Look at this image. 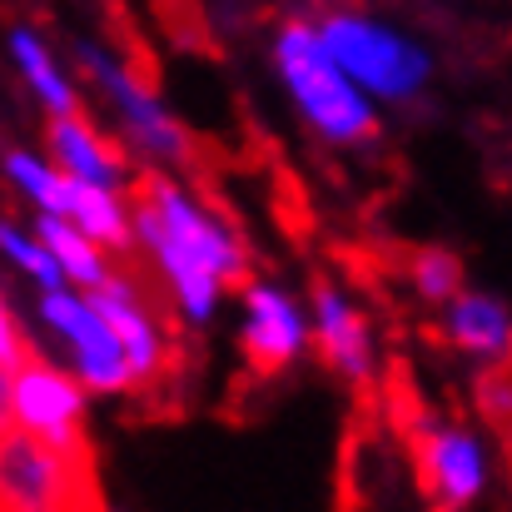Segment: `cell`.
Listing matches in <instances>:
<instances>
[{"label": "cell", "instance_id": "obj_1", "mask_svg": "<svg viewBox=\"0 0 512 512\" xmlns=\"http://www.w3.org/2000/svg\"><path fill=\"white\" fill-rule=\"evenodd\" d=\"M130 249L155 274V299L184 334L214 329L229 294L254 269L244 229L184 170H145L135 179Z\"/></svg>", "mask_w": 512, "mask_h": 512}, {"label": "cell", "instance_id": "obj_2", "mask_svg": "<svg viewBox=\"0 0 512 512\" xmlns=\"http://www.w3.org/2000/svg\"><path fill=\"white\" fill-rule=\"evenodd\" d=\"M269 65L304 135L334 155H358L383 140V110L339 70L314 30V15H284L269 35Z\"/></svg>", "mask_w": 512, "mask_h": 512}, {"label": "cell", "instance_id": "obj_3", "mask_svg": "<svg viewBox=\"0 0 512 512\" xmlns=\"http://www.w3.org/2000/svg\"><path fill=\"white\" fill-rule=\"evenodd\" d=\"M314 30L378 110H413L438 80L433 40L368 0H329L314 15Z\"/></svg>", "mask_w": 512, "mask_h": 512}, {"label": "cell", "instance_id": "obj_4", "mask_svg": "<svg viewBox=\"0 0 512 512\" xmlns=\"http://www.w3.org/2000/svg\"><path fill=\"white\" fill-rule=\"evenodd\" d=\"M75 75L100 95L120 145L130 155H140L150 170H189L194 160V140L184 130V120L170 110V100L155 90V80L125 55L115 50L110 40H95V35H80L75 50Z\"/></svg>", "mask_w": 512, "mask_h": 512}, {"label": "cell", "instance_id": "obj_5", "mask_svg": "<svg viewBox=\"0 0 512 512\" xmlns=\"http://www.w3.org/2000/svg\"><path fill=\"white\" fill-rule=\"evenodd\" d=\"M0 512H100L90 448H60L35 433H0Z\"/></svg>", "mask_w": 512, "mask_h": 512}, {"label": "cell", "instance_id": "obj_6", "mask_svg": "<svg viewBox=\"0 0 512 512\" xmlns=\"http://www.w3.org/2000/svg\"><path fill=\"white\" fill-rule=\"evenodd\" d=\"M35 324L55 343V358L80 378V388L90 398H140L125 348L115 343L110 324L100 319V309L90 304L85 289H75V284L35 289Z\"/></svg>", "mask_w": 512, "mask_h": 512}, {"label": "cell", "instance_id": "obj_7", "mask_svg": "<svg viewBox=\"0 0 512 512\" xmlns=\"http://www.w3.org/2000/svg\"><path fill=\"white\" fill-rule=\"evenodd\" d=\"M90 304L100 309V319L110 324L115 343L125 348V363L135 373V393H155L165 388L174 373V358H179V343H174V324L170 314L160 309V299L150 294V284L140 274H125V269H110L95 289H85Z\"/></svg>", "mask_w": 512, "mask_h": 512}, {"label": "cell", "instance_id": "obj_8", "mask_svg": "<svg viewBox=\"0 0 512 512\" xmlns=\"http://www.w3.org/2000/svg\"><path fill=\"white\" fill-rule=\"evenodd\" d=\"M418 443V483L433 512H473L488 503L498 463L493 438L463 418H428L413 433Z\"/></svg>", "mask_w": 512, "mask_h": 512}, {"label": "cell", "instance_id": "obj_9", "mask_svg": "<svg viewBox=\"0 0 512 512\" xmlns=\"http://www.w3.org/2000/svg\"><path fill=\"white\" fill-rule=\"evenodd\" d=\"M234 299H239L234 339L254 378H284L309 358V309L294 289L274 279H244Z\"/></svg>", "mask_w": 512, "mask_h": 512}, {"label": "cell", "instance_id": "obj_10", "mask_svg": "<svg viewBox=\"0 0 512 512\" xmlns=\"http://www.w3.org/2000/svg\"><path fill=\"white\" fill-rule=\"evenodd\" d=\"M85 418H90V393L80 388V378L55 353H40L30 343V353L10 368V428L60 448H90Z\"/></svg>", "mask_w": 512, "mask_h": 512}, {"label": "cell", "instance_id": "obj_11", "mask_svg": "<svg viewBox=\"0 0 512 512\" xmlns=\"http://www.w3.org/2000/svg\"><path fill=\"white\" fill-rule=\"evenodd\" d=\"M304 309H309V353H319V363L348 388L368 393L378 383V334L368 309L334 279H319Z\"/></svg>", "mask_w": 512, "mask_h": 512}, {"label": "cell", "instance_id": "obj_12", "mask_svg": "<svg viewBox=\"0 0 512 512\" xmlns=\"http://www.w3.org/2000/svg\"><path fill=\"white\" fill-rule=\"evenodd\" d=\"M5 60H10L15 80L25 85V95L40 105L45 120L85 110V95H80V75H75V65L50 45V35H45L40 25H30V20L5 25Z\"/></svg>", "mask_w": 512, "mask_h": 512}, {"label": "cell", "instance_id": "obj_13", "mask_svg": "<svg viewBox=\"0 0 512 512\" xmlns=\"http://www.w3.org/2000/svg\"><path fill=\"white\" fill-rule=\"evenodd\" d=\"M45 160L60 165L75 179H90V184H110V189H135L140 170L130 165V150L90 120V110H75V115H55L50 130H45Z\"/></svg>", "mask_w": 512, "mask_h": 512}, {"label": "cell", "instance_id": "obj_14", "mask_svg": "<svg viewBox=\"0 0 512 512\" xmlns=\"http://www.w3.org/2000/svg\"><path fill=\"white\" fill-rule=\"evenodd\" d=\"M438 329L443 339L453 343V353L473 358L478 368L483 363H508L512 348V314L508 299L488 294V289H458L448 304H438Z\"/></svg>", "mask_w": 512, "mask_h": 512}, {"label": "cell", "instance_id": "obj_15", "mask_svg": "<svg viewBox=\"0 0 512 512\" xmlns=\"http://www.w3.org/2000/svg\"><path fill=\"white\" fill-rule=\"evenodd\" d=\"M30 229L40 234V244H45V254H50V264H55V274H60V284L95 289V284L115 269V254L100 249L85 229H75V224L60 219V214H35Z\"/></svg>", "mask_w": 512, "mask_h": 512}, {"label": "cell", "instance_id": "obj_16", "mask_svg": "<svg viewBox=\"0 0 512 512\" xmlns=\"http://www.w3.org/2000/svg\"><path fill=\"white\" fill-rule=\"evenodd\" d=\"M0 174H5V184L20 194V204H30L35 214H65V209H70L75 174H65L60 165H50L45 150L10 145V150L0 155Z\"/></svg>", "mask_w": 512, "mask_h": 512}, {"label": "cell", "instance_id": "obj_17", "mask_svg": "<svg viewBox=\"0 0 512 512\" xmlns=\"http://www.w3.org/2000/svg\"><path fill=\"white\" fill-rule=\"evenodd\" d=\"M408 284H413V294L423 299V304H448L463 284H468V274H463V259L453 254V249H438V244H423V249H413V259H408Z\"/></svg>", "mask_w": 512, "mask_h": 512}, {"label": "cell", "instance_id": "obj_18", "mask_svg": "<svg viewBox=\"0 0 512 512\" xmlns=\"http://www.w3.org/2000/svg\"><path fill=\"white\" fill-rule=\"evenodd\" d=\"M0 259H5L30 289H55V284H60V274H55L45 244H40V234H35L30 224L10 219V214H0Z\"/></svg>", "mask_w": 512, "mask_h": 512}, {"label": "cell", "instance_id": "obj_19", "mask_svg": "<svg viewBox=\"0 0 512 512\" xmlns=\"http://www.w3.org/2000/svg\"><path fill=\"white\" fill-rule=\"evenodd\" d=\"M478 413L508 423V363H483L478 373Z\"/></svg>", "mask_w": 512, "mask_h": 512}, {"label": "cell", "instance_id": "obj_20", "mask_svg": "<svg viewBox=\"0 0 512 512\" xmlns=\"http://www.w3.org/2000/svg\"><path fill=\"white\" fill-rule=\"evenodd\" d=\"M0 353H5V358H15V363L30 353V334L20 329V319H15V309H10L5 289H0Z\"/></svg>", "mask_w": 512, "mask_h": 512}, {"label": "cell", "instance_id": "obj_21", "mask_svg": "<svg viewBox=\"0 0 512 512\" xmlns=\"http://www.w3.org/2000/svg\"><path fill=\"white\" fill-rule=\"evenodd\" d=\"M10 368H15V358L0 353V433L10 428Z\"/></svg>", "mask_w": 512, "mask_h": 512}]
</instances>
